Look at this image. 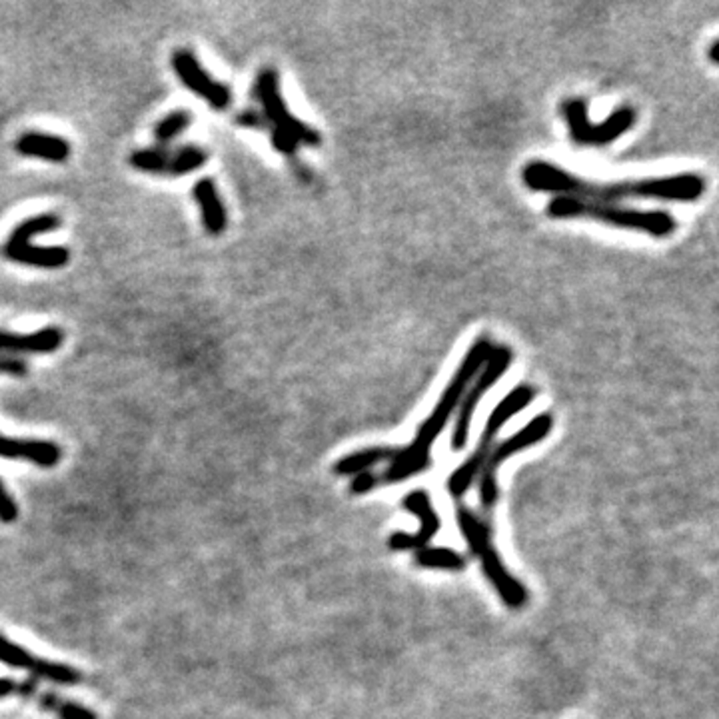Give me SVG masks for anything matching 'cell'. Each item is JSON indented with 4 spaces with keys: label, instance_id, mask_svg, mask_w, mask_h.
I'll return each instance as SVG.
<instances>
[{
    "label": "cell",
    "instance_id": "cell-1",
    "mask_svg": "<svg viewBox=\"0 0 719 719\" xmlns=\"http://www.w3.org/2000/svg\"><path fill=\"white\" fill-rule=\"evenodd\" d=\"M491 350H494V344H491L488 336H480L478 340L470 346V350L466 352L464 360L459 362L456 374L451 376V379L448 382L446 390L442 392L438 403H435V408L432 410V414L419 424L416 438L411 440L406 448L402 450L398 448V454H395V458L384 472L358 474L356 478L350 482V491L354 496L366 494V491L378 486H390V483L406 482L411 475L422 474L432 466V454H430L432 446L435 443V440L440 438L448 419L456 414L467 386L474 382V378L478 376L480 368H483V363L488 362Z\"/></svg>",
    "mask_w": 719,
    "mask_h": 719
},
{
    "label": "cell",
    "instance_id": "cell-2",
    "mask_svg": "<svg viewBox=\"0 0 719 719\" xmlns=\"http://www.w3.org/2000/svg\"><path fill=\"white\" fill-rule=\"evenodd\" d=\"M522 182L534 192H555L557 196L611 202V204L616 200L696 202L706 192V180L693 172L659 176V179L653 176V179L642 180L592 182L544 160L523 166Z\"/></svg>",
    "mask_w": 719,
    "mask_h": 719
},
{
    "label": "cell",
    "instance_id": "cell-3",
    "mask_svg": "<svg viewBox=\"0 0 719 719\" xmlns=\"http://www.w3.org/2000/svg\"><path fill=\"white\" fill-rule=\"evenodd\" d=\"M546 214L554 220H592L611 228L643 232L656 238L672 236L675 232V218L667 210H640L573 196L549 200Z\"/></svg>",
    "mask_w": 719,
    "mask_h": 719
},
{
    "label": "cell",
    "instance_id": "cell-4",
    "mask_svg": "<svg viewBox=\"0 0 719 719\" xmlns=\"http://www.w3.org/2000/svg\"><path fill=\"white\" fill-rule=\"evenodd\" d=\"M456 518L459 531L467 539L472 554L480 560L483 576L494 586L499 600L510 610H522L528 603V589L506 570L502 557H499L494 547V541H491V530L488 523L478 514L472 512L470 507L464 506L458 507Z\"/></svg>",
    "mask_w": 719,
    "mask_h": 719
},
{
    "label": "cell",
    "instance_id": "cell-5",
    "mask_svg": "<svg viewBox=\"0 0 719 719\" xmlns=\"http://www.w3.org/2000/svg\"><path fill=\"white\" fill-rule=\"evenodd\" d=\"M536 398V387H531L530 384H522L518 387L506 395V398L498 403L496 410L491 411V416L488 418L486 426H483L482 438L478 440V446H475L474 454L466 459V462L458 467V470L451 472L448 478V491L454 498H462L467 490L472 488V483L478 480V475L482 472L483 464L490 456V451L494 450L498 443V435L502 432V427L507 424V419H512V416L518 414L523 408H528Z\"/></svg>",
    "mask_w": 719,
    "mask_h": 719
},
{
    "label": "cell",
    "instance_id": "cell-6",
    "mask_svg": "<svg viewBox=\"0 0 719 719\" xmlns=\"http://www.w3.org/2000/svg\"><path fill=\"white\" fill-rule=\"evenodd\" d=\"M554 418L549 414H539L536 416L528 426H523L520 432H515L510 438H506L504 442H498L494 450L490 451V456L483 464L480 472V504L483 507V512H491L498 504L499 498V488H498V470L506 459H510L512 456L520 454V451L528 450L534 446V443L546 440L549 432H552Z\"/></svg>",
    "mask_w": 719,
    "mask_h": 719
},
{
    "label": "cell",
    "instance_id": "cell-7",
    "mask_svg": "<svg viewBox=\"0 0 719 719\" xmlns=\"http://www.w3.org/2000/svg\"><path fill=\"white\" fill-rule=\"evenodd\" d=\"M562 115L570 126V139L576 147H605L618 140L635 124V110L619 107L600 124H589L587 104L581 99H571L562 104Z\"/></svg>",
    "mask_w": 719,
    "mask_h": 719
},
{
    "label": "cell",
    "instance_id": "cell-8",
    "mask_svg": "<svg viewBox=\"0 0 719 719\" xmlns=\"http://www.w3.org/2000/svg\"><path fill=\"white\" fill-rule=\"evenodd\" d=\"M512 360L514 354L507 346H494L488 362L483 363V368L478 371V376L474 378V382L467 386L464 398L458 406L454 432H451V450L454 451H462L466 448L475 408H478L483 395H486L491 387L499 382V378L506 374Z\"/></svg>",
    "mask_w": 719,
    "mask_h": 719
},
{
    "label": "cell",
    "instance_id": "cell-9",
    "mask_svg": "<svg viewBox=\"0 0 719 719\" xmlns=\"http://www.w3.org/2000/svg\"><path fill=\"white\" fill-rule=\"evenodd\" d=\"M256 94L262 104V115L266 123L274 128L270 132H282L298 142V147H318L322 136L312 126L300 123L290 115L284 99L280 94V78L274 68H264L256 78Z\"/></svg>",
    "mask_w": 719,
    "mask_h": 719
},
{
    "label": "cell",
    "instance_id": "cell-10",
    "mask_svg": "<svg viewBox=\"0 0 719 719\" xmlns=\"http://www.w3.org/2000/svg\"><path fill=\"white\" fill-rule=\"evenodd\" d=\"M172 68L182 84L198 94L202 100H206L214 110H226L232 104V91L226 84L216 83V80L202 68L196 54L188 48H179L172 54Z\"/></svg>",
    "mask_w": 719,
    "mask_h": 719
},
{
    "label": "cell",
    "instance_id": "cell-11",
    "mask_svg": "<svg viewBox=\"0 0 719 719\" xmlns=\"http://www.w3.org/2000/svg\"><path fill=\"white\" fill-rule=\"evenodd\" d=\"M0 664L14 669H27L35 677L59 685H76L83 682V674L78 669L67 664H59V661L38 658L35 653H30L28 650L8 640L6 635H0Z\"/></svg>",
    "mask_w": 719,
    "mask_h": 719
},
{
    "label": "cell",
    "instance_id": "cell-12",
    "mask_svg": "<svg viewBox=\"0 0 719 719\" xmlns=\"http://www.w3.org/2000/svg\"><path fill=\"white\" fill-rule=\"evenodd\" d=\"M403 507L410 514H414L416 518H419V530L416 534H403V531H395L387 539V546H390L394 552H408V549H422L435 538V534L440 531V518L435 514L434 506L430 502V496L424 490H414L403 498Z\"/></svg>",
    "mask_w": 719,
    "mask_h": 719
},
{
    "label": "cell",
    "instance_id": "cell-13",
    "mask_svg": "<svg viewBox=\"0 0 719 719\" xmlns=\"http://www.w3.org/2000/svg\"><path fill=\"white\" fill-rule=\"evenodd\" d=\"M0 458L27 459L38 467H54L60 462L62 450L59 443L46 440L8 438L0 434Z\"/></svg>",
    "mask_w": 719,
    "mask_h": 719
},
{
    "label": "cell",
    "instance_id": "cell-14",
    "mask_svg": "<svg viewBox=\"0 0 719 719\" xmlns=\"http://www.w3.org/2000/svg\"><path fill=\"white\" fill-rule=\"evenodd\" d=\"M14 696L35 701L38 707H43L44 712H51L59 719H99L92 709H88L86 706H80L72 699H64L60 696H56V693H52V691H43L35 682H19Z\"/></svg>",
    "mask_w": 719,
    "mask_h": 719
},
{
    "label": "cell",
    "instance_id": "cell-15",
    "mask_svg": "<svg viewBox=\"0 0 719 719\" xmlns=\"http://www.w3.org/2000/svg\"><path fill=\"white\" fill-rule=\"evenodd\" d=\"M4 256L24 266L56 270L68 264L70 250L64 246H35L24 242V244H4Z\"/></svg>",
    "mask_w": 719,
    "mask_h": 719
},
{
    "label": "cell",
    "instance_id": "cell-16",
    "mask_svg": "<svg viewBox=\"0 0 719 719\" xmlns=\"http://www.w3.org/2000/svg\"><path fill=\"white\" fill-rule=\"evenodd\" d=\"M64 342L60 328H43L32 334H11L0 332V350L16 354H51L56 352Z\"/></svg>",
    "mask_w": 719,
    "mask_h": 719
},
{
    "label": "cell",
    "instance_id": "cell-17",
    "mask_svg": "<svg viewBox=\"0 0 719 719\" xmlns=\"http://www.w3.org/2000/svg\"><path fill=\"white\" fill-rule=\"evenodd\" d=\"M192 194L200 206L204 230L208 234H212V236L222 234L226 230V226H228V214H226L220 192H218L214 180L212 179L198 180L196 184H194Z\"/></svg>",
    "mask_w": 719,
    "mask_h": 719
},
{
    "label": "cell",
    "instance_id": "cell-18",
    "mask_svg": "<svg viewBox=\"0 0 719 719\" xmlns=\"http://www.w3.org/2000/svg\"><path fill=\"white\" fill-rule=\"evenodd\" d=\"M14 150L22 156L43 158L46 163L62 164L67 163L70 156V144L68 140L60 139L54 134H43V132H27L22 134L14 144Z\"/></svg>",
    "mask_w": 719,
    "mask_h": 719
},
{
    "label": "cell",
    "instance_id": "cell-19",
    "mask_svg": "<svg viewBox=\"0 0 719 719\" xmlns=\"http://www.w3.org/2000/svg\"><path fill=\"white\" fill-rule=\"evenodd\" d=\"M398 454V448L394 446H374V448H363L360 451H354L338 459L334 464V474L338 475H358L362 472H368L370 467H374L382 462H392V459Z\"/></svg>",
    "mask_w": 719,
    "mask_h": 719
},
{
    "label": "cell",
    "instance_id": "cell-20",
    "mask_svg": "<svg viewBox=\"0 0 719 719\" xmlns=\"http://www.w3.org/2000/svg\"><path fill=\"white\" fill-rule=\"evenodd\" d=\"M416 563L422 565V568H434V570H450L458 571L466 568V557L462 554H458L456 549L451 547H430L426 546L416 552Z\"/></svg>",
    "mask_w": 719,
    "mask_h": 719
},
{
    "label": "cell",
    "instance_id": "cell-21",
    "mask_svg": "<svg viewBox=\"0 0 719 719\" xmlns=\"http://www.w3.org/2000/svg\"><path fill=\"white\" fill-rule=\"evenodd\" d=\"M60 216L59 214H38V216H32L27 218V220L20 222L16 228L12 230L11 236H8L6 244H24V242L32 240L38 234H44V232H52V230H59L60 228Z\"/></svg>",
    "mask_w": 719,
    "mask_h": 719
},
{
    "label": "cell",
    "instance_id": "cell-22",
    "mask_svg": "<svg viewBox=\"0 0 719 719\" xmlns=\"http://www.w3.org/2000/svg\"><path fill=\"white\" fill-rule=\"evenodd\" d=\"M172 160V150L163 144H156L152 148H142L132 152L131 166L140 172H152V174H168Z\"/></svg>",
    "mask_w": 719,
    "mask_h": 719
},
{
    "label": "cell",
    "instance_id": "cell-23",
    "mask_svg": "<svg viewBox=\"0 0 719 719\" xmlns=\"http://www.w3.org/2000/svg\"><path fill=\"white\" fill-rule=\"evenodd\" d=\"M208 155L204 148L196 147V144H188V147H180L172 150V160L171 168H168V174L171 176H184L188 172L198 171L206 164Z\"/></svg>",
    "mask_w": 719,
    "mask_h": 719
},
{
    "label": "cell",
    "instance_id": "cell-24",
    "mask_svg": "<svg viewBox=\"0 0 719 719\" xmlns=\"http://www.w3.org/2000/svg\"><path fill=\"white\" fill-rule=\"evenodd\" d=\"M192 123V115L188 110H172L171 115H166L160 123L155 126V139L163 147H168V142H172L174 139L186 131Z\"/></svg>",
    "mask_w": 719,
    "mask_h": 719
},
{
    "label": "cell",
    "instance_id": "cell-25",
    "mask_svg": "<svg viewBox=\"0 0 719 719\" xmlns=\"http://www.w3.org/2000/svg\"><path fill=\"white\" fill-rule=\"evenodd\" d=\"M16 518H19V506H16L3 480H0V522L12 523Z\"/></svg>",
    "mask_w": 719,
    "mask_h": 719
},
{
    "label": "cell",
    "instance_id": "cell-26",
    "mask_svg": "<svg viewBox=\"0 0 719 719\" xmlns=\"http://www.w3.org/2000/svg\"><path fill=\"white\" fill-rule=\"evenodd\" d=\"M0 374H11V376H27L28 374V363L19 356H0Z\"/></svg>",
    "mask_w": 719,
    "mask_h": 719
},
{
    "label": "cell",
    "instance_id": "cell-27",
    "mask_svg": "<svg viewBox=\"0 0 719 719\" xmlns=\"http://www.w3.org/2000/svg\"><path fill=\"white\" fill-rule=\"evenodd\" d=\"M238 123L244 126V128H266L268 123H266V118L262 112H256V110H246L242 112L238 116Z\"/></svg>",
    "mask_w": 719,
    "mask_h": 719
},
{
    "label": "cell",
    "instance_id": "cell-28",
    "mask_svg": "<svg viewBox=\"0 0 719 719\" xmlns=\"http://www.w3.org/2000/svg\"><path fill=\"white\" fill-rule=\"evenodd\" d=\"M16 685H19V682L11 680V677H0V699H4L8 696H14Z\"/></svg>",
    "mask_w": 719,
    "mask_h": 719
},
{
    "label": "cell",
    "instance_id": "cell-29",
    "mask_svg": "<svg viewBox=\"0 0 719 719\" xmlns=\"http://www.w3.org/2000/svg\"><path fill=\"white\" fill-rule=\"evenodd\" d=\"M719 43L717 40H714L712 43V46H709V60H712V64H719V59H717V51H719Z\"/></svg>",
    "mask_w": 719,
    "mask_h": 719
}]
</instances>
